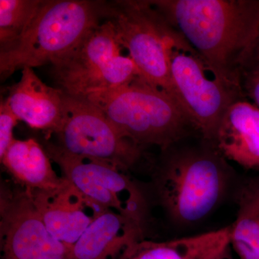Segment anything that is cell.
Returning a JSON list of instances; mask_svg holds the SVG:
<instances>
[{"instance_id":"cell-1","label":"cell","mask_w":259,"mask_h":259,"mask_svg":"<svg viewBox=\"0 0 259 259\" xmlns=\"http://www.w3.org/2000/svg\"><path fill=\"white\" fill-rule=\"evenodd\" d=\"M218 80L240 93L259 30L257 0H153Z\"/></svg>"},{"instance_id":"cell-2","label":"cell","mask_w":259,"mask_h":259,"mask_svg":"<svg viewBox=\"0 0 259 259\" xmlns=\"http://www.w3.org/2000/svg\"><path fill=\"white\" fill-rule=\"evenodd\" d=\"M105 2L46 0L25 35L0 51L2 80L64 59L105 19Z\"/></svg>"},{"instance_id":"cell-3","label":"cell","mask_w":259,"mask_h":259,"mask_svg":"<svg viewBox=\"0 0 259 259\" xmlns=\"http://www.w3.org/2000/svg\"><path fill=\"white\" fill-rule=\"evenodd\" d=\"M81 99L100 109L122 137L141 148L157 146L166 151L193 127L176 99L141 77Z\"/></svg>"},{"instance_id":"cell-4","label":"cell","mask_w":259,"mask_h":259,"mask_svg":"<svg viewBox=\"0 0 259 259\" xmlns=\"http://www.w3.org/2000/svg\"><path fill=\"white\" fill-rule=\"evenodd\" d=\"M229 172L222 158L209 151H185L163 162L156 175L160 202L180 225L207 217L226 194Z\"/></svg>"},{"instance_id":"cell-5","label":"cell","mask_w":259,"mask_h":259,"mask_svg":"<svg viewBox=\"0 0 259 259\" xmlns=\"http://www.w3.org/2000/svg\"><path fill=\"white\" fill-rule=\"evenodd\" d=\"M105 20L113 24L120 45L128 51L141 79L175 98L169 52L176 30L151 1L106 2Z\"/></svg>"},{"instance_id":"cell-6","label":"cell","mask_w":259,"mask_h":259,"mask_svg":"<svg viewBox=\"0 0 259 259\" xmlns=\"http://www.w3.org/2000/svg\"><path fill=\"white\" fill-rule=\"evenodd\" d=\"M170 75L175 98L194 128L214 143L218 126L239 93L216 77L199 54L176 30L169 52Z\"/></svg>"},{"instance_id":"cell-7","label":"cell","mask_w":259,"mask_h":259,"mask_svg":"<svg viewBox=\"0 0 259 259\" xmlns=\"http://www.w3.org/2000/svg\"><path fill=\"white\" fill-rule=\"evenodd\" d=\"M45 150L69 180L104 208L120 213L143 226L147 203L144 194L125 170L111 162L65 152L47 143Z\"/></svg>"},{"instance_id":"cell-8","label":"cell","mask_w":259,"mask_h":259,"mask_svg":"<svg viewBox=\"0 0 259 259\" xmlns=\"http://www.w3.org/2000/svg\"><path fill=\"white\" fill-rule=\"evenodd\" d=\"M64 123L57 145L76 156L111 162L127 171L141 159L143 148L122 137L100 109L65 94Z\"/></svg>"},{"instance_id":"cell-9","label":"cell","mask_w":259,"mask_h":259,"mask_svg":"<svg viewBox=\"0 0 259 259\" xmlns=\"http://www.w3.org/2000/svg\"><path fill=\"white\" fill-rule=\"evenodd\" d=\"M0 236L3 259H60L69 248L51 235L25 190H2Z\"/></svg>"},{"instance_id":"cell-10","label":"cell","mask_w":259,"mask_h":259,"mask_svg":"<svg viewBox=\"0 0 259 259\" xmlns=\"http://www.w3.org/2000/svg\"><path fill=\"white\" fill-rule=\"evenodd\" d=\"M51 235L69 248L108 209L94 202L69 180L51 190H27Z\"/></svg>"},{"instance_id":"cell-11","label":"cell","mask_w":259,"mask_h":259,"mask_svg":"<svg viewBox=\"0 0 259 259\" xmlns=\"http://www.w3.org/2000/svg\"><path fill=\"white\" fill-rule=\"evenodd\" d=\"M64 96L60 89L44 83L33 69L25 68L6 99L19 120L32 128L57 134L64 121Z\"/></svg>"},{"instance_id":"cell-12","label":"cell","mask_w":259,"mask_h":259,"mask_svg":"<svg viewBox=\"0 0 259 259\" xmlns=\"http://www.w3.org/2000/svg\"><path fill=\"white\" fill-rule=\"evenodd\" d=\"M142 226L128 217L105 211L69 248L66 259H120L141 240Z\"/></svg>"},{"instance_id":"cell-13","label":"cell","mask_w":259,"mask_h":259,"mask_svg":"<svg viewBox=\"0 0 259 259\" xmlns=\"http://www.w3.org/2000/svg\"><path fill=\"white\" fill-rule=\"evenodd\" d=\"M214 144L224 157L247 169L259 171V108L236 100L218 126Z\"/></svg>"},{"instance_id":"cell-14","label":"cell","mask_w":259,"mask_h":259,"mask_svg":"<svg viewBox=\"0 0 259 259\" xmlns=\"http://www.w3.org/2000/svg\"><path fill=\"white\" fill-rule=\"evenodd\" d=\"M122 49L113 24L105 20L70 54L53 65L51 74L59 89L64 90L121 55Z\"/></svg>"},{"instance_id":"cell-15","label":"cell","mask_w":259,"mask_h":259,"mask_svg":"<svg viewBox=\"0 0 259 259\" xmlns=\"http://www.w3.org/2000/svg\"><path fill=\"white\" fill-rule=\"evenodd\" d=\"M51 158L35 140L15 139L1 162L25 190H51L60 187L66 178L59 177Z\"/></svg>"},{"instance_id":"cell-16","label":"cell","mask_w":259,"mask_h":259,"mask_svg":"<svg viewBox=\"0 0 259 259\" xmlns=\"http://www.w3.org/2000/svg\"><path fill=\"white\" fill-rule=\"evenodd\" d=\"M236 202L238 212L230 226V243L241 259H259V178L242 184Z\"/></svg>"},{"instance_id":"cell-17","label":"cell","mask_w":259,"mask_h":259,"mask_svg":"<svg viewBox=\"0 0 259 259\" xmlns=\"http://www.w3.org/2000/svg\"><path fill=\"white\" fill-rule=\"evenodd\" d=\"M226 228L166 242L139 241L120 259H197L226 234Z\"/></svg>"},{"instance_id":"cell-18","label":"cell","mask_w":259,"mask_h":259,"mask_svg":"<svg viewBox=\"0 0 259 259\" xmlns=\"http://www.w3.org/2000/svg\"><path fill=\"white\" fill-rule=\"evenodd\" d=\"M141 77L130 56H117L100 69L76 80L62 91L69 96L83 98L90 94L106 91L128 84Z\"/></svg>"},{"instance_id":"cell-19","label":"cell","mask_w":259,"mask_h":259,"mask_svg":"<svg viewBox=\"0 0 259 259\" xmlns=\"http://www.w3.org/2000/svg\"><path fill=\"white\" fill-rule=\"evenodd\" d=\"M46 0H0V51L25 35Z\"/></svg>"},{"instance_id":"cell-20","label":"cell","mask_w":259,"mask_h":259,"mask_svg":"<svg viewBox=\"0 0 259 259\" xmlns=\"http://www.w3.org/2000/svg\"><path fill=\"white\" fill-rule=\"evenodd\" d=\"M18 120L10 108L7 99L2 100L0 103V158L3 157L14 141L13 130Z\"/></svg>"},{"instance_id":"cell-21","label":"cell","mask_w":259,"mask_h":259,"mask_svg":"<svg viewBox=\"0 0 259 259\" xmlns=\"http://www.w3.org/2000/svg\"><path fill=\"white\" fill-rule=\"evenodd\" d=\"M245 88L259 108V72L248 73L244 76Z\"/></svg>"},{"instance_id":"cell-22","label":"cell","mask_w":259,"mask_h":259,"mask_svg":"<svg viewBox=\"0 0 259 259\" xmlns=\"http://www.w3.org/2000/svg\"><path fill=\"white\" fill-rule=\"evenodd\" d=\"M251 72H259V30L254 48L250 56L249 62L245 69L244 76L248 73Z\"/></svg>"},{"instance_id":"cell-23","label":"cell","mask_w":259,"mask_h":259,"mask_svg":"<svg viewBox=\"0 0 259 259\" xmlns=\"http://www.w3.org/2000/svg\"><path fill=\"white\" fill-rule=\"evenodd\" d=\"M60 259H66V258H60Z\"/></svg>"}]
</instances>
